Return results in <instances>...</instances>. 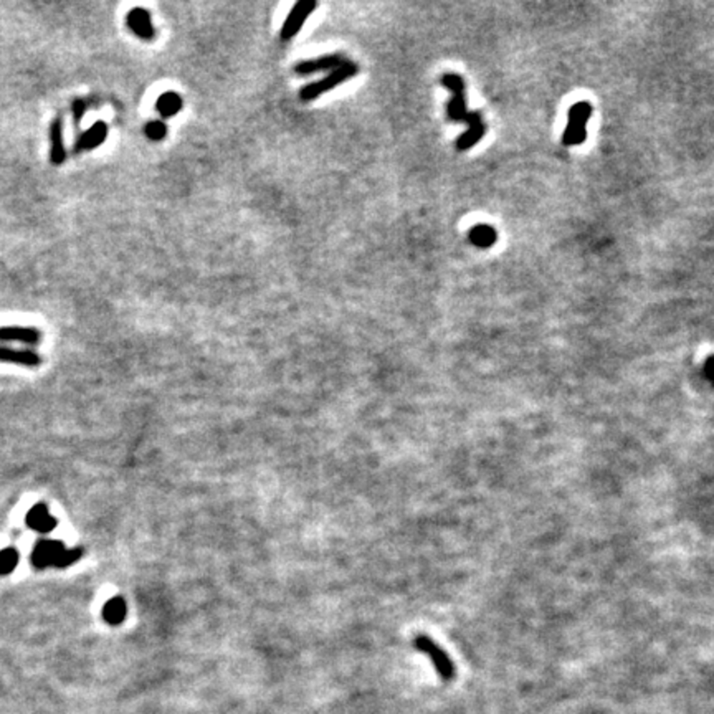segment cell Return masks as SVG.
Masks as SVG:
<instances>
[{
  "label": "cell",
  "mask_w": 714,
  "mask_h": 714,
  "mask_svg": "<svg viewBox=\"0 0 714 714\" xmlns=\"http://www.w3.org/2000/svg\"><path fill=\"white\" fill-rule=\"evenodd\" d=\"M592 115V105L589 101H577L568 113V126L563 134L564 146H577L587 139V122Z\"/></svg>",
  "instance_id": "1"
},
{
  "label": "cell",
  "mask_w": 714,
  "mask_h": 714,
  "mask_svg": "<svg viewBox=\"0 0 714 714\" xmlns=\"http://www.w3.org/2000/svg\"><path fill=\"white\" fill-rule=\"evenodd\" d=\"M357 71H359V67L356 65V63L346 60L344 62V65L336 68V70H333L326 78H323V80H319V81L309 83V85L301 88V91H299V100L301 101L316 100L318 96L323 95V93H326L329 90H333V88L342 85L344 81H347L349 78H352Z\"/></svg>",
  "instance_id": "2"
},
{
  "label": "cell",
  "mask_w": 714,
  "mask_h": 714,
  "mask_svg": "<svg viewBox=\"0 0 714 714\" xmlns=\"http://www.w3.org/2000/svg\"><path fill=\"white\" fill-rule=\"evenodd\" d=\"M413 643H415L418 652L425 653L432 660L433 667H435L443 681H451L455 678V664H453L450 657H448L440 645H437L430 637H427L423 633H418L415 640H413Z\"/></svg>",
  "instance_id": "3"
},
{
  "label": "cell",
  "mask_w": 714,
  "mask_h": 714,
  "mask_svg": "<svg viewBox=\"0 0 714 714\" xmlns=\"http://www.w3.org/2000/svg\"><path fill=\"white\" fill-rule=\"evenodd\" d=\"M318 7V4L314 0H299L293 6L292 11H289L287 21H284L282 30H280V38L282 40H292V38L296 35V33L301 30L303 23L309 17L314 8Z\"/></svg>",
  "instance_id": "4"
},
{
  "label": "cell",
  "mask_w": 714,
  "mask_h": 714,
  "mask_svg": "<svg viewBox=\"0 0 714 714\" xmlns=\"http://www.w3.org/2000/svg\"><path fill=\"white\" fill-rule=\"evenodd\" d=\"M65 553V546L62 541H40L35 546L32 554V564L37 569H45L50 565H55L60 555Z\"/></svg>",
  "instance_id": "5"
},
{
  "label": "cell",
  "mask_w": 714,
  "mask_h": 714,
  "mask_svg": "<svg viewBox=\"0 0 714 714\" xmlns=\"http://www.w3.org/2000/svg\"><path fill=\"white\" fill-rule=\"evenodd\" d=\"M126 22H127V27L131 28V32L134 33L136 37H139L141 40H146V42L154 40L156 30H154V27H152L151 16L146 8H141V7L132 8V11H129V13H127Z\"/></svg>",
  "instance_id": "6"
},
{
  "label": "cell",
  "mask_w": 714,
  "mask_h": 714,
  "mask_svg": "<svg viewBox=\"0 0 714 714\" xmlns=\"http://www.w3.org/2000/svg\"><path fill=\"white\" fill-rule=\"evenodd\" d=\"M344 62H346V58H344L341 53H331V55H324V57L314 58V60L298 63V65L294 67V71H296L298 75H311V73L326 71V70L333 71L341 65H344Z\"/></svg>",
  "instance_id": "7"
},
{
  "label": "cell",
  "mask_w": 714,
  "mask_h": 714,
  "mask_svg": "<svg viewBox=\"0 0 714 714\" xmlns=\"http://www.w3.org/2000/svg\"><path fill=\"white\" fill-rule=\"evenodd\" d=\"M42 341V333L37 328L6 326L0 328V344L2 342H22L28 346H37Z\"/></svg>",
  "instance_id": "8"
},
{
  "label": "cell",
  "mask_w": 714,
  "mask_h": 714,
  "mask_svg": "<svg viewBox=\"0 0 714 714\" xmlns=\"http://www.w3.org/2000/svg\"><path fill=\"white\" fill-rule=\"evenodd\" d=\"M106 137H108V125L103 121H98L78 137L75 144V152L78 154V152L96 149L98 146H101L103 142L106 141Z\"/></svg>",
  "instance_id": "9"
},
{
  "label": "cell",
  "mask_w": 714,
  "mask_h": 714,
  "mask_svg": "<svg viewBox=\"0 0 714 714\" xmlns=\"http://www.w3.org/2000/svg\"><path fill=\"white\" fill-rule=\"evenodd\" d=\"M25 521L33 531H38V533H50V531L57 528V519L48 513V508L42 503L33 506L28 511Z\"/></svg>",
  "instance_id": "10"
},
{
  "label": "cell",
  "mask_w": 714,
  "mask_h": 714,
  "mask_svg": "<svg viewBox=\"0 0 714 714\" xmlns=\"http://www.w3.org/2000/svg\"><path fill=\"white\" fill-rule=\"evenodd\" d=\"M0 361L37 367L42 364V357L37 352L28 351V349H12L7 346H0Z\"/></svg>",
  "instance_id": "11"
},
{
  "label": "cell",
  "mask_w": 714,
  "mask_h": 714,
  "mask_svg": "<svg viewBox=\"0 0 714 714\" xmlns=\"http://www.w3.org/2000/svg\"><path fill=\"white\" fill-rule=\"evenodd\" d=\"M67 159V149L63 144V122L62 117H55L50 126V161L52 164L62 166Z\"/></svg>",
  "instance_id": "12"
},
{
  "label": "cell",
  "mask_w": 714,
  "mask_h": 714,
  "mask_svg": "<svg viewBox=\"0 0 714 714\" xmlns=\"http://www.w3.org/2000/svg\"><path fill=\"white\" fill-rule=\"evenodd\" d=\"M468 236H470V242L478 248L493 247V245L496 243V240H498V234H496V230L488 224L475 225L470 230Z\"/></svg>",
  "instance_id": "13"
},
{
  "label": "cell",
  "mask_w": 714,
  "mask_h": 714,
  "mask_svg": "<svg viewBox=\"0 0 714 714\" xmlns=\"http://www.w3.org/2000/svg\"><path fill=\"white\" fill-rule=\"evenodd\" d=\"M182 105H184V101H182V98L177 93L166 91L157 98L156 110L162 117H172L182 110Z\"/></svg>",
  "instance_id": "14"
},
{
  "label": "cell",
  "mask_w": 714,
  "mask_h": 714,
  "mask_svg": "<svg viewBox=\"0 0 714 714\" xmlns=\"http://www.w3.org/2000/svg\"><path fill=\"white\" fill-rule=\"evenodd\" d=\"M126 612H127L126 602L125 599L121 597L110 599L105 604V607H103V617H105V620L110 625H120L125 622Z\"/></svg>",
  "instance_id": "15"
},
{
  "label": "cell",
  "mask_w": 714,
  "mask_h": 714,
  "mask_svg": "<svg viewBox=\"0 0 714 714\" xmlns=\"http://www.w3.org/2000/svg\"><path fill=\"white\" fill-rule=\"evenodd\" d=\"M485 132H486V126H485L483 121L476 122V125L468 126V131L463 132V134L456 139V149L458 151H468L470 147L475 146L476 142H480L481 139H483Z\"/></svg>",
  "instance_id": "16"
},
{
  "label": "cell",
  "mask_w": 714,
  "mask_h": 714,
  "mask_svg": "<svg viewBox=\"0 0 714 714\" xmlns=\"http://www.w3.org/2000/svg\"><path fill=\"white\" fill-rule=\"evenodd\" d=\"M447 115L451 121L455 122H463L465 116L468 115L466 111V100H465V93H458V95H453L450 103L447 106Z\"/></svg>",
  "instance_id": "17"
},
{
  "label": "cell",
  "mask_w": 714,
  "mask_h": 714,
  "mask_svg": "<svg viewBox=\"0 0 714 714\" xmlns=\"http://www.w3.org/2000/svg\"><path fill=\"white\" fill-rule=\"evenodd\" d=\"M18 564V553L16 549H4L0 551V574L6 575L13 572V569Z\"/></svg>",
  "instance_id": "18"
},
{
  "label": "cell",
  "mask_w": 714,
  "mask_h": 714,
  "mask_svg": "<svg viewBox=\"0 0 714 714\" xmlns=\"http://www.w3.org/2000/svg\"><path fill=\"white\" fill-rule=\"evenodd\" d=\"M144 132L151 141H162L167 134V126H166V122L161 121V120L149 121L144 127Z\"/></svg>",
  "instance_id": "19"
},
{
  "label": "cell",
  "mask_w": 714,
  "mask_h": 714,
  "mask_svg": "<svg viewBox=\"0 0 714 714\" xmlns=\"http://www.w3.org/2000/svg\"><path fill=\"white\" fill-rule=\"evenodd\" d=\"M442 85L447 88L448 91H451L453 95H458V93H465V81L460 75H455V73H448V75L442 76Z\"/></svg>",
  "instance_id": "20"
},
{
  "label": "cell",
  "mask_w": 714,
  "mask_h": 714,
  "mask_svg": "<svg viewBox=\"0 0 714 714\" xmlns=\"http://www.w3.org/2000/svg\"><path fill=\"white\" fill-rule=\"evenodd\" d=\"M81 554H83L81 549H65V553L58 558L55 568L63 569V568H68V565L75 564L78 559H81Z\"/></svg>",
  "instance_id": "21"
},
{
  "label": "cell",
  "mask_w": 714,
  "mask_h": 714,
  "mask_svg": "<svg viewBox=\"0 0 714 714\" xmlns=\"http://www.w3.org/2000/svg\"><path fill=\"white\" fill-rule=\"evenodd\" d=\"M85 111H86V103L85 101H83V100H76L75 103H73V120H75L76 125L81 121V117L85 116Z\"/></svg>",
  "instance_id": "22"
},
{
  "label": "cell",
  "mask_w": 714,
  "mask_h": 714,
  "mask_svg": "<svg viewBox=\"0 0 714 714\" xmlns=\"http://www.w3.org/2000/svg\"><path fill=\"white\" fill-rule=\"evenodd\" d=\"M704 371H706L708 377L714 382V356H709L706 364H704Z\"/></svg>",
  "instance_id": "23"
}]
</instances>
